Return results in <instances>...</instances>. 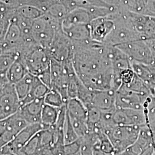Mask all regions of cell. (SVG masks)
Segmentation results:
<instances>
[{"label":"cell","instance_id":"cell-5","mask_svg":"<svg viewBox=\"0 0 155 155\" xmlns=\"http://www.w3.org/2000/svg\"><path fill=\"white\" fill-rule=\"evenodd\" d=\"M47 51L52 60L61 63L72 61L74 44L61 28Z\"/></svg>","mask_w":155,"mask_h":155},{"label":"cell","instance_id":"cell-23","mask_svg":"<svg viewBox=\"0 0 155 155\" xmlns=\"http://www.w3.org/2000/svg\"><path fill=\"white\" fill-rule=\"evenodd\" d=\"M45 104L61 108L66 105L61 94L55 89H51L44 98Z\"/></svg>","mask_w":155,"mask_h":155},{"label":"cell","instance_id":"cell-36","mask_svg":"<svg viewBox=\"0 0 155 155\" xmlns=\"http://www.w3.org/2000/svg\"><path fill=\"white\" fill-rule=\"evenodd\" d=\"M3 52L2 46V42H0V55Z\"/></svg>","mask_w":155,"mask_h":155},{"label":"cell","instance_id":"cell-37","mask_svg":"<svg viewBox=\"0 0 155 155\" xmlns=\"http://www.w3.org/2000/svg\"><path fill=\"white\" fill-rule=\"evenodd\" d=\"M58 155H66L65 154V153H64V150L63 151H61V152H59Z\"/></svg>","mask_w":155,"mask_h":155},{"label":"cell","instance_id":"cell-9","mask_svg":"<svg viewBox=\"0 0 155 155\" xmlns=\"http://www.w3.org/2000/svg\"><path fill=\"white\" fill-rule=\"evenodd\" d=\"M114 121L118 125H131L143 127L148 126L144 110L133 109H117L113 113Z\"/></svg>","mask_w":155,"mask_h":155},{"label":"cell","instance_id":"cell-22","mask_svg":"<svg viewBox=\"0 0 155 155\" xmlns=\"http://www.w3.org/2000/svg\"><path fill=\"white\" fill-rule=\"evenodd\" d=\"M16 9L17 12L21 16L31 21L37 19L45 14V12L39 8L31 5L20 6Z\"/></svg>","mask_w":155,"mask_h":155},{"label":"cell","instance_id":"cell-11","mask_svg":"<svg viewBox=\"0 0 155 155\" xmlns=\"http://www.w3.org/2000/svg\"><path fill=\"white\" fill-rule=\"evenodd\" d=\"M45 129L48 128L41 122L29 124L18 133L9 143L6 145V147L11 152L17 154L33 136Z\"/></svg>","mask_w":155,"mask_h":155},{"label":"cell","instance_id":"cell-15","mask_svg":"<svg viewBox=\"0 0 155 155\" xmlns=\"http://www.w3.org/2000/svg\"><path fill=\"white\" fill-rule=\"evenodd\" d=\"M62 31L73 42L82 43L92 40L89 24H79L61 27Z\"/></svg>","mask_w":155,"mask_h":155},{"label":"cell","instance_id":"cell-28","mask_svg":"<svg viewBox=\"0 0 155 155\" xmlns=\"http://www.w3.org/2000/svg\"><path fill=\"white\" fill-rule=\"evenodd\" d=\"M13 139L6 130L5 120L0 121V149L9 144Z\"/></svg>","mask_w":155,"mask_h":155},{"label":"cell","instance_id":"cell-2","mask_svg":"<svg viewBox=\"0 0 155 155\" xmlns=\"http://www.w3.org/2000/svg\"><path fill=\"white\" fill-rule=\"evenodd\" d=\"M141 127L116 125L106 135L110 140L117 155L132 145L137 140Z\"/></svg>","mask_w":155,"mask_h":155},{"label":"cell","instance_id":"cell-6","mask_svg":"<svg viewBox=\"0 0 155 155\" xmlns=\"http://www.w3.org/2000/svg\"><path fill=\"white\" fill-rule=\"evenodd\" d=\"M21 106L14 84H5L0 87V121L17 113Z\"/></svg>","mask_w":155,"mask_h":155},{"label":"cell","instance_id":"cell-32","mask_svg":"<svg viewBox=\"0 0 155 155\" xmlns=\"http://www.w3.org/2000/svg\"><path fill=\"white\" fill-rule=\"evenodd\" d=\"M144 15L155 17V0H147Z\"/></svg>","mask_w":155,"mask_h":155},{"label":"cell","instance_id":"cell-12","mask_svg":"<svg viewBox=\"0 0 155 155\" xmlns=\"http://www.w3.org/2000/svg\"><path fill=\"white\" fill-rule=\"evenodd\" d=\"M114 21L111 15L108 16L99 17L93 20L89 24L91 39L95 41L104 43L106 38L114 27Z\"/></svg>","mask_w":155,"mask_h":155},{"label":"cell","instance_id":"cell-35","mask_svg":"<svg viewBox=\"0 0 155 155\" xmlns=\"http://www.w3.org/2000/svg\"><path fill=\"white\" fill-rule=\"evenodd\" d=\"M93 155H115L110 153H107L105 152H103L98 149H93Z\"/></svg>","mask_w":155,"mask_h":155},{"label":"cell","instance_id":"cell-26","mask_svg":"<svg viewBox=\"0 0 155 155\" xmlns=\"http://www.w3.org/2000/svg\"><path fill=\"white\" fill-rule=\"evenodd\" d=\"M17 58L16 56L12 54L2 53L0 55V72H7Z\"/></svg>","mask_w":155,"mask_h":155},{"label":"cell","instance_id":"cell-8","mask_svg":"<svg viewBox=\"0 0 155 155\" xmlns=\"http://www.w3.org/2000/svg\"><path fill=\"white\" fill-rule=\"evenodd\" d=\"M147 95L133 91L121 86L116 91V106L117 109H133L144 110Z\"/></svg>","mask_w":155,"mask_h":155},{"label":"cell","instance_id":"cell-33","mask_svg":"<svg viewBox=\"0 0 155 155\" xmlns=\"http://www.w3.org/2000/svg\"><path fill=\"white\" fill-rule=\"evenodd\" d=\"M9 25V21L0 20V42L3 41Z\"/></svg>","mask_w":155,"mask_h":155},{"label":"cell","instance_id":"cell-18","mask_svg":"<svg viewBox=\"0 0 155 155\" xmlns=\"http://www.w3.org/2000/svg\"><path fill=\"white\" fill-rule=\"evenodd\" d=\"M36 77V76L28 72L20 81L14 84L21 104L30 94Z\"/></svg>","mask_w":155,"mask_h":155},{"label":"cell","instance_id":"cell-19","mask_svg":"<svg viewBox=\"0 0 155 155\" xmlns=\"http://www.w3.org/2000/svg\"><path fill=\"white\" fill-rule=\"evenodd\" d=\"M60 108L45 104L41 113V122L47 128L54 126L57 122Z\"/></svg>","mask_w":155,"mask_h":155},{"label":"cell","instance_id":"cell-29","mask_svg":"<svg viewBox=\"0 0 155 155\" xmlns=\"http://www.w3.org/2000/svg\"><path fill=\"white\" fill-rule=\"evenodd\" d=\"M81 145V138L77 141L70 144H65L64 145V152L66 155H71L77 153L79 152Z\"/></svg>","mask_w":155,"mask_h":155},{"label":"cell","instance_id":"cell-16","mask_svg":"<svg viewBox=\"0 0 155 155\" xmlns=\"http://www.w3.org/2000/svg\"><path fill=\"white\" fill-rule=\"evenodd\" d=\"M93 20L86 8H78L70 12L61 21V27L79 24H90Z\"/></svg>","mask_w":155,"mask_h":155},{"label":"cell","instance_id":"cell-27","mask_svg":"<svg viewBox=\"0 0 155 155\" xmlns=\"http://www.w3.org/2000/svg\"><path fill=\"white\" fill-rule=\"evenodd\" d=\"M76 2L78 8H86L91 6H103V7H113L106 4L102 0H74ZM115 7V6H114Z\"/></svg>","mask_w":155,"mask_h":155},{"label":"cell","instance_id":"cell-14","mask_svg":"<svg viewBox=\"0 0 155 155\" xmlns=\"http://www.w3.org/2000/svg\"><path fill=\"white\" fill-rule=\"evenodd\" d=\"M44 98H36L21 106L19 112L29 124L41 122Z\"/></svg>","mask_w":155,"mask_h":155},{"label":"cell","instance_id":"cell-17","mask_svg":"<svg viewBox=\"0 0 155 155\" xmlns=\"http://www.w3.org/2000/svg\"><path fill=\"white\" fill-rule=\"evenodd\" d=\"M28 72L25 63L21 58H17L7 71L6 75L9 82L15 84L24 77Z\"/></svg>","mask_w":155,"mask_h":155},{"label":"cell","instance_id":"cell-13","mask_svg":"<svg viewBox=\"0 0 155 155\" xmlns=\"http://www.w3.org/2000/svg\"><path fill=\"white\" fill-rule=\"evenodd\" d=\"M91 107L101 111L115 110L116 109V91L113 89L104 91H93L90 107Z\"/></svg>","mask_w":155,"mask_h":155},{"label":"cell","instance_id":"cell-7","mask_svg":"<svg viewBox=\"0 0 155 155\" xmlns=\"http://www.w3.org/2000/svg\"><path fill=\"white\" fill-rule=\"evenodd\" d=\"M127 56L131 62L150 65L152 62V54L146 40H133L117 45Z\"/></svg>","mask_w":155,"mask_h":155},{"label":"cell","instance_id":"cell-20","mask_svg":"<svg viewBox=\"0 0 155 155\" xmlns=\"http://www.w3.org/2000/svg\"><path fill=\"white\" fill-rule=\"evenodd\" d=\"M70 12L63 0H58L49 6L45 14L61 22V21Z\"/></svg>","mask_w":155,"mask_h":155},{"label":"cell","instance_id":"cell-10","mask_svg":"<svg viewBox=\"0 0 155 155\" xmlns=\"http://www.w3.org/2000/svg\"><path fill=\"white\" fill-rule=\"evenodd\" d=\"M79 79L83 84L91 91L110 90L113 89V70L111 67L96 74Z\"/></svg>","mask_w":155,"mask_h":155},{"label":"cell","instance_id":"cell-21","mask_svg":"<svg viewBox=\"0 0 155 155\" xmlns=\"http://www.w3.org/2000/svg\"><path fill=\"white\" fill-rule=\"evenodd\" d=\"M147 0H120V7L133 13L144 15Z\"/></svg>","mask_w":155,"mask_h":155},{"label":"cell","instance_id":"cell-25","mask_svg":"<svg viewBox=\"0 0 155 155\" xmlns=\"http://www.w3.org/2000/svg\"><path fill=\"white\" fill-rule=\"evenodd\" d=\"M39 135L37 133L23 147L21 151L28 155H36L40 149Z\"/></svg>","mask_w":155,"mask_h":155},{"label":"cell","instance_id":"cell-30","mask_svg":"<svg viewBox=\"0 0 155 155\" xmlns=\"http://www.w3.org/2000/svg\"><path fill=\"white\" fill-rule=\"evenodd\" d=\"M58 0H33L31 5L35 6L45 12L54 2Z\"/></svg>","mask_w":155,"mask_h":155},{"label":"cell","instance_id":"cell-1","mask_svg":"<svg viewBox=\"0 0 155 155\" xmlns=\"http://www.w3.org/2000/svg\"><path fill=\"white\" fill-rule=\"evenodd\" d=\"M61 28V22L45 13L32 22V35L33 40L40 47L47 50Z\"/></svg>","mask_w":155,"mask_h":155},{"label":"cell","instance_id":"cell-24","mask_svg":"<svg viewBox=\"0 0 155 155\" xmlns=\"http://www.w3.org/2000/svg\"><path fill=\"white\" fill-rule=\"evenodd\" d=\"M63 134L64 145L74 142L79 139L68 117L67 116V111L66 118L64 124Z\"/></svg>","mask_w":155,"mask_h":155},{"label":"cell","instance_id":"cell-31","mask_svg":"<svg viewBox=\"0 0 155 155\" xmlns=\"http://www.w3.org/2000/svg\"><path fill=\"white\" fill-rule=\"evenodd\" d=\"M12 8H17L20 6L31 5L33 0H1Z\"/></svg>","mask_w":155,"mask_h":155},{"label":"cell","instance_id":"cell-34","mask_svg":"<svg viewBox=\"0 0 155 155\" xmlns=\"http://www.w3.org/2000/svg\"><path fill=\"white\" fill-rule=\"evenodd\" d=\"M8 82L6 72H0V87Z\"/></svg>","mask_w":155,"mask_h":155},{"label":"cell","instance_id":"cell-38","mask_svg":"<svg viewBox=\"0 0 155 155\" xmlns=\"http://www.w3.org/2000/svg\"><path fill=\"white\" fill-rule=\"evenodd\" d=\"M81 155V153H80V152H78L77 153H75V154H74V155Z\"/></svg>","mask_w":155,"mask_h":155},{"label":"cell","instance_id":"cell-4","mask_svg":"<svg viewBox=\"0 0 155 155\" xmlns=\"http://www.w3.org/2000/svg\"><path fill=\"white\" fill-rule=\"evenodd\" d=\"M25 63L28 72L39 77L49 71L51 59L46 49L36 45L21 58Z\"/></svg>","mask_w":155,"mask_h":155},{"label":"cell","instance_id":"cell-3","mask_svg":"<svg viewBox=\"0 0 155 155\" xmlns=\"http://www.w3.org/2000/svg\"><path fill=\"white\" fill-rule=\"evenodd\" d=\"M66 111L71 123L79 138L89 133L87 124L88 111L86 107L78 98H72L67 102Z\"/></svg>","mask_w":155,"mask_h":155}]
</instances>
